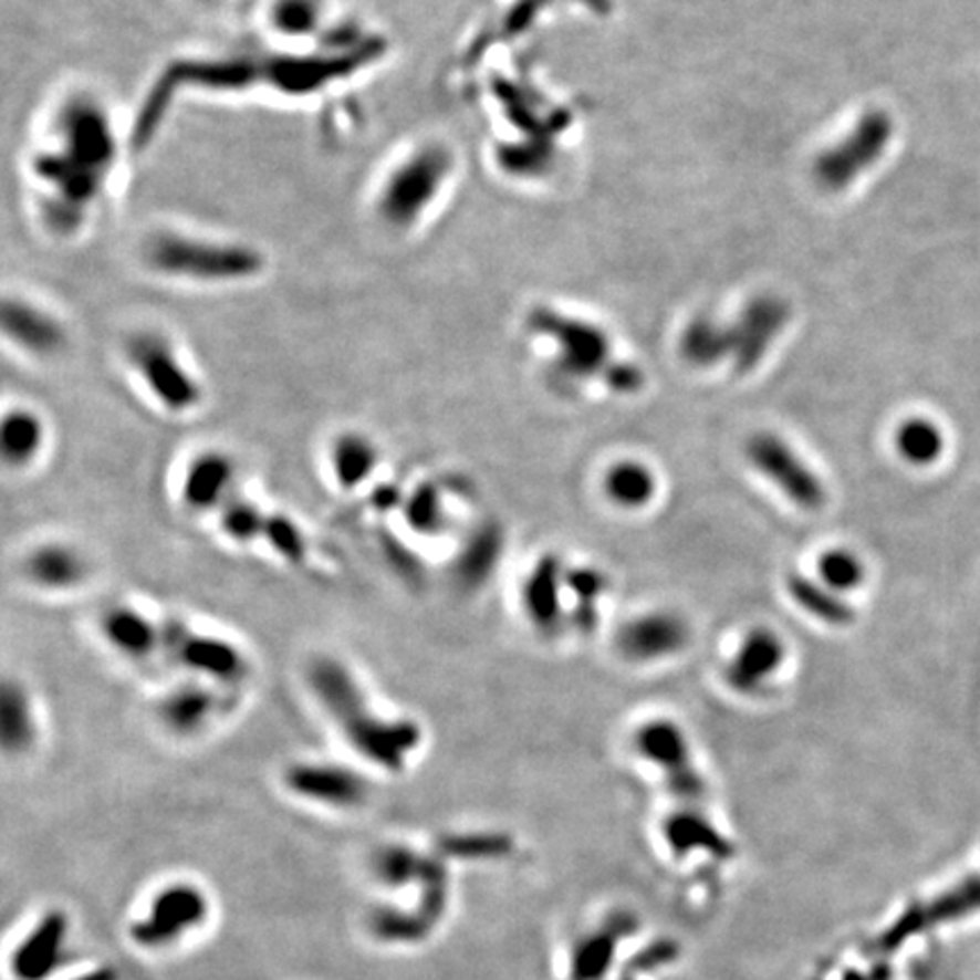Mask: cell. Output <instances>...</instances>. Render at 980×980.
<instances>
[{"mask_svg":"<svg viewBox=\"0 0 980 980\" xmlns=\"http://www.w3.org/2000/svg\"><path fill=\"white\" fill-rule=\"evenodd\" d=\"M606 496L622 509H640L656 496V477L640 461H619L604 477Z\"/></svg>","mask_w":980,"mask_h":980,"instance_id":"27","label":"cell"},{"mask_svg":"<svg viewBox=\"0 0 980 980\" xmlns=\"http://www.w3.org/2000/svg\"><path fill=\"white\" fill-rule=\"evenodd\" d=\"M688 625L679 615L656 611L627 622L617 634V649L629 660L651 663L675 656L688 645Z\"/></svg>","mask_w":980,"mask_h":980,"instance_id":"16","label":"cell"},{"mask_svg":"<svg viewBox=\"0 0 980 980\" xmlns=\"http://www.w3.org/2000/svg\"><path fill=\"white\" fill-rule=\"evenodd\" d=\"M101 636L114 654L132 663H148L164 654V619H153L135 604H114L101 615Z\"/></svg>","mask_w":980,"mask_h":980,"instance_id":"15","label":"cell"},{"mask_svg":"<svg viewBox=\"0 0 980 980\" xmlns=\"http://www.w3.org/2000/svg\"><path fill=\"white\" fill-rule=\"evenodd\" d=\"M563 591H565V567L563 563L548 554L527 574L522 584V606L533 627L541 632H552L563 619Z\"/></svg>","mask_w":980,"mask_h":980,"instance_id":"20","label":"cell"},{"mask_svg":"<svg viewBox=\"0 0 980 980\" xmlns=\"http://www.w3.org/2000/svg\"><path fill=\"white\" fill-rule=\"evenodd\" d=\"M273 17L282 32L304 34L319 25V3L316 0H282Z\"/></svg>","mask_w":980,"mask_h":980,"instance_id":"36","label":"cell"},{"mask_svg":"<svg viewBox=\"0 0 980 980\" xmlns=\"http://www.w3.org/2000/svg\"><path fill=\"white\" fill-rule=\"evenodd\" d=\"M28 582L49 593H71L86 584L92 563L71 543H41L23 561Z\"/></svg>","mask_w":980,"mask_h":980,"instance_id":"19","label":"cell"},{"mask_svg":"<svg viewBox=\"0 0 980 980\" xmlns=\"http://www.w3.org/2000/svg\"><path fill=\"white\" fill-rule=\"evenodd\" d=\"M39 724L30 692L8 679L0 690V742L10 753H23L37 742Z\"/></svg>","mask_w":980,"mask_h":980,"instance_id":"25","label":"cell"},{"mask_svg":"<svg viewBox=\"0 0 980 980\" xmlns=\"http://www.w3.org/2000/svg\"><path fill=\"white\" fill-rule=\"evenodd\" d=\"M399 511L405 522L418 536H440L448 524V511H445L442 493L436 483H423L399 502Z\"/></svg>","mask_w":980,"mask_h":980,"instance_id":"29","label":"cell"},{"mask_svg":"<svg viewBox=\"0 0 980 980\" xmlns=\"http://www.w3.org/2000/svg\"><path fill=\"white\" fill-rule=\"evenodd\" d=\"M164 656L189 679L237 690L250 677V658L230 638L194 629L185 619H164Z\"/></svg>","mask_w":980,"mask_h":980,"instance_id":"4","label":"cell"},{"mask_svg":"<svg viewBox=\"0 0 980 980\" xmlns=\"http://www.w3.org/2000/svg\"><path fill=\"white\" fill-rule=\"evenodd\" d=\"M265 518H269V513L241 493L232 498L216 515L222 536L241 548L254 545L263 539Z\"/></svg>","mask_w":980,"mask_h":980,"instance_id":"28","label":"cell"},{"mask_svg":"<svg viewBox=\"0 0 980 980\" xmlns=\"http://www.w3.org/2000/svg\"><path fill=\"white\" fill-rule=\"evenodd\" d=\"M452 157L440 146H423L399 159L377 194V211L395 230H411L431 209L450 177Z\"/></svg>","mask_w":980,"mask_h":980,"instance_id":"3","label":"cell"},{"mask_svg":"<svg viewBox=\"0 0 980 980\" xmlns=\"http://www.w3.org/2000/svg\"><path fill=\"white\" fill-rule=\"evenodd\" d=\"M500 545H502V541H500L496 529H483L479 536H475L468 543V548L461 556V563H459L463 584L475 586V584L483 582L486 574L496 567Z\"/></svg>","mask_w":980,"mask_h":980,"instance_id":"34","label":"cell"},{"mask_svg":"<svg viewBox=\"0 0 980 980\" xmlns=\"http://www.w3.org/2000/svg\"><path fill=\"white\" fill-rule=\"evenodd\" d=\"M785 643L772 629H753L744 636L733 660L727 667V684L740 695L761 692L781 670Z\"/></svg>","mask_w":980,"mask_h":980,"instance_id":"17","label":"cell"},{"mask_svg":"<svg viewBox=\"0 0 980 980\" xmlns=\"http://www.w3.org/2000/svg\"><path fill=\"white\" fill-rule=\"evenodd\" d=\"M636 749L649 763L665 772L667 788L681 799H699L706 790L703 779L692 765L686 733L667 720L647 722L636 733Z\"/></svg>","mask_w":980,"mask_h":980,"instance_id":"10","label":"cell"},{"mask_svg":"<svg viewBox=\"0 0 980 980\" xmlns=\"http://www.w3.org/2000/svg\"><path fill=\"white\" fill-rule=\"evenodd\" d=\"M893 121L883 112H869L858 121L849 137L826 150L815 164L817 183L828 191L849 187L861 173L874 166L893 139Z\"/></svg>","mask_w":980,"mask_h":980,"instance_id":"7","label":"cell"},{"mask_svg":"<svg viewBox=\"0 0 980 980\" xmlns=\"http://www.w3.org/2000/svg\"><path fill=\"white\" fill-rule=\"evenodd\" d=\"M306 679L343 740L366 763L386 772L407 768L423 744V729L416 720L377 712L359 679L338 658H316L309 665Z\"/></svg>","mask_w":980,"mask_h":980,"instance_id":"1","label":"cell"},{"mask_svg":"<svg viewBox=\"0 0 980 980\" xmlns=\"http://www.w3.org/2000/svg\"><path fill=\"white\" fill-rule=\"evenodd\" d=\"M228 690L189 679L170 688L157 701V718L161 727L175 738H198L205 733L226 708Z\"/></svg>","mask_w":980,"mask_h":980,"instance_id":"14","label":"cell"},{"mask_svg":"<svg viewBox=\"0 0 980 980\" xmlns=\"http://www.w3.org/2000/svg\"><path fill=\"white\" fill-rule=\"evenodd\" d=\"M788 591L796 606L804 608L815 619L826 622V625L844 627L854 619V608L822 582H815V578H809L804 574H790Z\"/></svg>","mask_w":980,"mask_h":980,"instance_id":"26","label":"cell"},{"mask_svg":"<svg viewBox=\"0 0 980 980\" xmlns=\"http://www.w3.org/2000/svg\"><path fill=\"white\" fill-rule=\"evenodd\" d=\"M207 917V901L194 885H170L150 906L146 919H142L132 938L142 947L157 949L180 940Z\"/></svg>","mask_w":980,"mask_h":980,"instance_id":"13","label":"cell"},{"mask_svg":"<svg viewBox=\"0 0 980 980\" xmlns=\"http://www.w3.org/2000/svg\"><path fill=\"white\" fill-rule=\"evenodd\" d=\"M6 334L17 343V347L25 350L34 356L55 354L64 345V332L60 323L41 311L39 306L25 300H8L6 302Z\"/></svg>","mask_w":980,"mask_h":980,"instance_id":"23","label":"cell"},{"mask_svg":"<svg viewBox=\"0 0 980 980\" xmlns=\"http://www.w3.org/2000/svg\"><path fill=\"white\" fill-rule=\"evenodd\" d=\"M608 588V578L595 567L565 570V591L574 597V622L576 627L593 629L597 622V602Z\"/></svg>","mask_w":980,"mask_h":980,"instance_id":"30","label":"cell"},{"mask_svg":"<svg viewBox=\"0 0 980 980\" xmlns=\"http://www.w3.org/2000/svg\"><path fill=\"white\" fill-rule=\"evenodd\" d=\"M64 940H66L64 915L51 913L49 917H43L12 958L14 976L19 980H46L60 965Z\"/></svg>","mask_w":980,"mask_h":980,"instance_id":"22","label":"cell"},{"mask_svg":"<svg viewBox=\"0 0 980 980\" xmlns=\"http://www.w3.org/2000/svg\"><path fill=\"white\" fill-rule=\"evenodd\" d=\"M897 445L906 459H910L915 463H924L938 455L940 436H938V431L932 429V425H928L924 420H913L899 429Z\"/></svg>","mask_w":980,"mask_h":980,"instance_id":"35","label":"cell"},{"mask_svg":"<svg viewBox=\"0 0 980 980\" xmlns=\"http://www.w3.org/2000/svg\"><path fill=\"white\" fill-rule=\"evenodd\" d=\"M284 785L311 804L356 809L368 799V781L352 768L325 761H302L284 772Z\"/></svg>","mask_w":980,"mask_h":980,"instance_id":"11","label":"cell"},{"mask_svg":"<svg viewBox=\"0 0 980 980\" xmlns=\"http://www.w3.org/2000/svg\"><path fill=\"white\" fill-rule=\"evenodd\" d=\"M531 327L552 336L559 343V359L556 371L563 384H570L574 379H586L597 373H606L613 368L608 366L611 345L602 330L578 323L565 316L554 314L550 309L536 311L531 319Z\"/></svg>","mask_w":980,"mask_h":980,"instance_id":"8","label":"cell"},{"mask_svg":"<svg viewBox=\"0 0 980 980\" xmlns=\"http://www.w3.org/2000/svg\"><path fill=\"white\" fill-rule=\"evenodd\" d=\"M788 309L774 298H761L747 306L738 325L727 327L729 354H736L738 371L747 373L761 362L772 338L783 330Z\"/></svg>","mask_w":980,"mask_h":980,"instance_id":"18","label":"cell"},{"mask_svg":"<svg viewBox=\"0 0 980 980\" xmlns=\"http://www.w3.org/2000/svg\"><path fill=\"white\" fill-rule=\"evenodd\" d=\"M747 459L763 477H768L792 504L801 507L804 511H820L824 507L826 488L822 479L781 436L763 431L749 438Z\"/></svg>","mask_w":980,"mask_h":980,"instance_id":"6","label":"cell"},{"mask_svg":"<svg viewBox=\"0 0 980 980\" xmlns=\"http://www.w3.org/2000/svg\"><path fill=\"white\" fill-rule=\"evenodd\" d=\"M127 362L164 411L180 416L202 403V384L187 368L180 352L159 334H139L127 345Z\"/></svg>","mask_w":980,"mask_h":980,"instance_id":"5","label":"cell"},{"mask_svg":"<svg viewBox=\"0 0 980 980\" xmlns=\"http://www.w3.org/2000/svg\"><path fill=\"white\" fill-rule=\"evenodd\" d=\"M269 550L289 565H302L309 552V539L302 527L284 513H269L261 539Z\"/></svg>","mask_w":980,"mask_h":980,"instance_id":"32","label":"cell"},{"mask_svg":"<svg viewBox=\"0 0 980 980\" xmlns=\"http://www.w3.org/2000/svg\"><path fill=\"white\" fill-rule=\"evenodd\" d=\"M382 463L377 442L362 431H343L330 442L327 468L343 493L366 486Z\"/></svg>","mask_w":980,"mask_h":980,"instance_id":"21","label":"cell"},{"mask_svg":"<svg viewBox=\"0 0 980 980\" xmlns=\"http://www.w3.org/2000/svg\"><path fill=\"white\" fill-rule=\"evenodd\" d=\"M46 445V425L28 407L10 409L0 427V452L8 468L21 470L32 466Z\"/></svg>","mask_w":980,"mask_h":980,"instance_id":"24","label":"cell"},{"mask_svg":"<svg viewBox=\"0 0 980 980\" xmlns=\"http://www.w3.org/2000/svg\"><path fill=\"white\" fill-rule=\"evenodd\" d=\"M817 572H820V582L837 595L861 588L865 578V565L858 559V554L844 548L824 552L817 563Z\"/></svg>","mask_w":980,"mask_h":980,"instance_id":"33","label":"cell"},{"mask_svg":"<svg viewBox=\"0 0 980 980\" xmlns=\"http://www.w3.org/2000/svg\"><path fill=\"white\" fill-rule=\"evenodd\" d=\"M150 252L157 269L168 275H185L191 280L237 278L239 273L254 271L252 254L216 243L164 237L153 246Z\"/></svg>","mask_w":980,"mask_h":980,"instance_id":"9","label":"cell"},{"mask_svg":"<svg viewBox=\"0 0 980 980\" xmlns=\"http://www.w3.org/2000/svg\"><path fill=\"white\" fill-rule=\"evenodd\" d=\"M239 496L237 461L220 450L198 452L180 477V502L189 513L218 515Z\"/></svg>","mask_w":980,"mask_h":980,"instance_id":"12","label":"cell"},{"mask_svg":"<svg viewBox=\"0 0 980 980\" xmlns=\"http://www.w3.org/2000/svg\"><path fill=\"white\" fill-rule=\"evenodd\" d=\"M53 150L34 164L37 180L53 187L66 209L98 196L116 159V137L105 107L92 98H71L53 123Z\"/></svg>","mask_w":980,"mask_h":980,"instance_id":"2","label":"cell"},{"mask_svg":"<svg viewBox=\"0 0 980 980\" xmlns=\"http://www.w3.org/2000/svg\"><path fill=\"white\" fill-rule=\"evenodd\" d=\"M681 352L695 366H712L729 354L727 327L712 321H695L681 338Z\"/></svg>","mask_w":980,"mask_h":980,"instance_id":"31","label":"cell"}]
</instances>
